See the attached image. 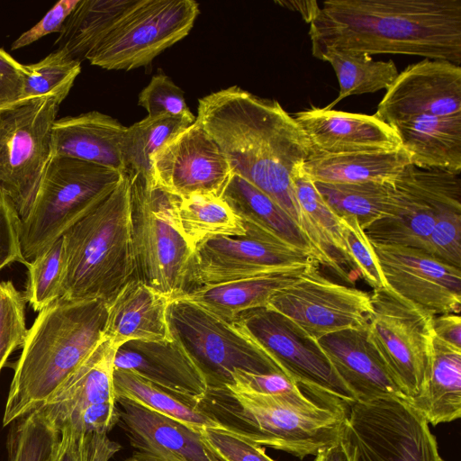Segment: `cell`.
Here are the masks:
<instances>
[{
    "instance_id": "cell-23",
    "label": "cell",
    "mask_w": 461,
    "mask_h": 461,
    "mask_svg": "<svg viewBox=\"0 0 461 461\" xmlns=\"http://www.w3.org/2000/svg\"><path fill=\"white\" fill-rule=\"evenodd\" d=\"M171 301V297L138 277L131 278L107 303L103 338L117 348L132 340H173L168 321Z\"/></svg>"
},
{
    "instance_id": "cell-1",
    "label": "cell",
    "mask_w": 461,
    "mask_h": 461,
    "mask_svg": "<svg viewBox=\"0 0 461 461\" xmlns=\"http://www.w3.org/2000/svg\"><path fill=\"white\" fill-rule=\"evenodd\" d=\"M196 121L220 147L231 172L277 203L307 239L292 174L314 150L294 117L276 100L232 86L200 98Z\"/></svg>"
},
{
    "instance_id": "cell-56",
    "label": "cell",
    "mask_w": 461,
    "mask_h": 461,
    "mask_svg": "<svg viewBox=\"0 0 461 461\" xmlns=\"http://www.w3.org/2000/svg\"><path fill=\"white\" fill-rule=\"evenodd\" d=\"M438 461H446L441 456L439 457Z\"/></svg>"
},
{
    "instance_id": "cell-13",
    "label": "cell",
    "mask_w": 461,
    "mask_h": 461,
    "mask_svg": "<svg viewBox=\"0 0 461 461\" xmlns=\"http://www.w3.org/2000/svg\"><path fill=\"white\" fill-rule=\"evenodd\" d=\"M456 205H461L460 173L409 165L392 184L385 213L364 231L371 242L425 250L438 217Z\"/></svg>"
},
{
    "instance_id": "cell-24",
    "label": "cell",
    "mask_w": 461,
    "mask_h": 461,
    "mask_svg": "<svg viewBox=\"0 0 461 461\" xmlns=\"http://www.w3.org/2000/svg\"><path fill=\"white\" fill-rule=\"evenodd\" d=\"M114 368L132 371L161 387L195 399L208 388L204 375L174 335L168 342L132 340L122 344L116 350Z\"/></svg>"
},
{
    "instance_id": "cell-38",
    "label": "cell",
    "mask_w": 461,
    "mask_h": 461,
    "mask_svg": "<svg viewBox=\"0 0 461 461\" xmlns=\"http://www.w3.org/2000/svg\"><path fill=\"white\" fill-rule=\"evenodd\" d=\"M314 183L324 200L339 217H355L363 230L385 213L392 200V184Z\"/></svg>"
},
{
    "instance_id": "cell-6",
    "label": "cell",
    "mask_w": 461,
    "mask_h": 461,
    "mask_svg": "<svg viewBox=\"0 0 461 461\" xmlns=\"http://www.w3.org/2000/svg\"><path fill=\"white\" fill-rule=\"evenodd\" d=\"M125 173L68 157H51L27 214L21 244L30 262L97 207Z\"/></svg>"
},
{
    "instance_id": "cell-33",
    "label": "cell",
    "mask_w": 461,
    "mask_h": 461,
    "mask_svg": "<svg viewBox=\"0 0 461 461\" xmlns=\"http://www.w3.org/2000/svg\"><path fill=\"white\" fill-rule=\"evenodd\" d=\"M221 197L242 221L263 229L294 248L314 255L312 246L296 222L270 197L241 176L231 174Z\"/></svg>"
},
{
    "instance_id": "cell-20",
    "label": "cell",
    "mask_w": 461,
    "mask_h": 461,
    "mask_svg": "<svg viewBox=\"0 0 461 461\" xmlns=\"http://www.w3.org/2000/svg\"><path fill=\"white\" fill-rule=\"evenodd\" d=\"M317 343L356 402L407 398L367 339L366 329H346Z\"/></svg>"
},
{
    "instance_id": "cell-39",
    "label": "cell",
    "mask_w": 461,
    "mask_h": 461,
    "mask_svg": "<svg viewBox=\"0 0 461 461\" xmlns=\"http://www.w3.org/2000/svg\"><path fill=\"white\" fill-rule=\"evenodd\" d=\"M12 423L6 441L7 461H53L61 432L41 408Z\"/></svg>"
},
{
    "instance_id": "cell-42",
    "label": "cell",
    "mask_w": 461,
    "mask_h": 461,
    "mask_svg": "<svg viewBox=\"0 0 461 461\" xmlns=\"http://www.w3.org/2000/svg\"><path fill=\"white\" fill-rule=\"evenodd\" d=\"M24 297L11 281L0 283V371L26 336Z\"/></svg>"
},
{
    "instance_id": "cell-49",
    "label": "cell",
    "mask_w": 461,
    "mask_h": 461,
    "mask_svg": "<svg viewBox=\"0 0 461 461\" xmlns=\"http://www.w3.org/2000/svg\"><path fill=\"white\" fill-rule=\"evenodd\" d=\"M245 391L267 395H300L305 392L285 374H255L237 369L229 384Z\"/></svg>"
},
{
    "instance_id": "cell-30",
    "label": "cell",
    "mask_w": 461,
    "mask_h": 461,
    "mask_svg": "<svg viewBox=\"0 0 461 461\" xmlns=\"http://www.w3.org/2000/svg\"><path fill=\"white\" fill-rule=\"evenodd\" d=\"M411 165L409 154L395 150L313 154L303 165L314 182L393 184Z\"/></svg>"
},
{
    "instance_id": "cell-22",
    "label": "cell",
    "mask_w": 461,
    "mask_h": 461,
    "mask_svg": "<svg viewBox=\"0 0 461 461\" xmlns=\"http://www.w3.org/2000/svg\"><path fill=\"white\" fill-rule=\"evenodd\" d=\"M119 417L137 451L167 461H224L194 429L125 398H116Z\"/></svg>"
},
{
    "instance_id": "cell-26",
    "label": "cell",
    "mask_w": 461,
    "mask_h": 461,
    "mask_svg": "<svg viewBox=\"0 0 461 461\" xmlns=\"http://www.w3.org/2000/svg\"><path fill=\"white\" fill-rule=\"evenodd\" d=\"M126 128L97 111L57 118L52 128V157L73 158L126 173L122 155Z\"/></svg>"
},
{
    "instance_id": "cell-21",
    "label": "cell",
    "mask_w": 461,
    "mask_h": 461,
    "mask_svg": "<svg viewBox=\"0 0 461 461\" xmlns=\"http://www.w3.org/2000/svg\"><path fill=\"white\" fill-rule=\"evenodd\" d=\"M295 121L309 138L314 154L395 150L396 131L375 114L311 108L298 112Z\"/></svg>"
},
{
    "instance_id": "cell-25",
    "label": "cell",
    "mask_w": 461,
    "mask_h": 461,
    "mask_svg": "<svg viewBox=\"0 0 461 461\" xmlns=\"http://www.w3.org/2000/svg\"><path fill=\"white\" fill-rule=\"evenodd\" d=\"M117 348L103 338L80 366L40 407L60 430L90 406L114 403Z\"/></svg>"
},
{
    "instance_id": "cell-7",
    "label": "cell",
    "mask_w": 461,
    "mask_h": 461,
    "mask_svg": "<svg viewBox=\"0 0 461 461\" xmlns=\"http://www.w3.org/2000/svg\"><path fill=\"white\" fill-rule=\"evenodd\" d=\"M128 175L136 277L174 299L188 289L194 254L178 226L177 196Z\"/></svg>"
},
{
    "instance_id": "cell-4",
    "label": "cell",
    "mask_w": 461,
    "mask_h": 461,
    "mask_svg": "<svg viewBox=\"0 0 461 461\" xmlns=\"http://www.w3.org/2000/svg\"><path fill=\"white\" fill-rule=\"evenodd\" d=\"M196 403L231 433L300 459L316 456L340 438L349 409L307 393L267 395L230 384L208 386Z\"/></svg>"
},
{
    "instance_id": "cell-37",
    "label": "cell",
    "mask_w": 461,
    "mask_h": 461,
    "mask_svg": "<svg viewBox=\"0 0 461 461\" xmlns=\"http://www.w3.org/2000/svg\"><path fill=\"white\" fill-rule=\"evenodd\" d=\"M318 59L331 65L339 85L338 97L323 107L326 110L332 109L350 95L386 90L399 74L392 59L375 60L365 53L328 50L323 52Z\"/></svg>"
},
{
    "instance_id": "cell-12",
    "label": "cell",
    "mask_w": 461,
    "mask_h": 461,
    "mask_svg": "<svg viewBox=\"0 0 461 461\" xmlns=\"http://www.w3.org/2000/svg\"><path fill=\"white\" fill-rule=\"evenodd\" d=\"M198 14L194 0H135L86 59L108 70L149 65L190 32Z\"/></svg>"
},
{
    "instance_id": "cell-9",
    "label": "cell",
    "mask_w": 461,
    "mask_h": 461,
    "mask_svg": "<svg viewBox=\"0 0 461 461\" xmlns=\"http://www.w3.org/2000/svg\"><path fill=\"white\" fill-rule=\"evenodd\" d=\"M341 438L353 461H438L440 457L429 423L401 398L355 402Z\"/></svg>"
},
{
    "instance_id": "cell-11",
    "label": "cell",
    "mask_w": 461,
    "mask_h": 461,
    "mask_svg": "<svg viewBox=\"0 0 461 461\" xmlns=\"http://www.w3.org/2000/svg\"><path fill=\"white\" fill-rule=\"evenodd\" d=\"M168 321L172 334L201 369L208 386L230 384L231 375L237 369L255 374H285L232 322L190 302L173 299L168 307Z\"/></svg>"
},
{
    "instance_id": "cell-16",
    "label": "cell",
    "mask_w": 461,
    "mask_h": 461,
    "mask_svg": "<svg viewBox=\"0 0 461 461\" xmlns=\"http://www.w3.org/2000/svg\"><path fill=\"white\" fill-rule=\"evenodd\" d=\"M319 266H309L292 284L276 292L267 307L315 340L346 329H366L373 312L370 294L326 278Z\"/></svg>"
},
{
    "instance_id": "cell-36",
    "label": "cell",
    "mask_w": 461,
    "mask_h": 461,
    "mask_svg": "<svg viewBox=\"0 0 461 461\" xmlns=\"http://www.w3.org/2000/svg\"><path fill=\"white\" fill-rule=\"evenodd\" d=\"M192 113L146 117L126 128L122 155L126 173L139 175L150 185V158L170 139L195 122Z\"/></svg>"
},
{
    "instance_id": "cell-40",
    "label": "cell",
    "mask_w": 461,
    "mask_h": 461,
    "mask_svg": "<svg viewBox=\"0 0 461 461\" xmlns=\"http://www.w3.org/2000/svg\"><path fill=\"white\" fill-rule=\"evenodd\" d=\"M25 85L21 105L44 97H54L59 104L69 94L81 63L65 50L57 49L40 61L24 65Z\"/></svg>"
},
{
    "instance_id": "cell-55",
    "label": "cell",
    "mask_w": 461,
    "mask_h": 461,
    "mask_svg": "<svg viewBox=\"0 0 461 461\" xmlns=\"http://www.w3.org/2000/svg\"><path fill=\"white\" fill-rule=\"evenodd\" d=\"M125 461H167V460L158 457L156 456L150 455V454L135 451Z\"/></svg>"
},
{
    "instance_id": "cell-53",
    "label": "cell",
    "mask_w": 461,
    "mask_h": 461,
    "mask_svg": "<svg viewBox=\"0 0 461 461\" xmlns=\"http://www.w3.org/2000/svg\"><path fill=\"white\" fill-rule=\"evenodd\" d=\"M314 456V461H353L341 437L336 443L321 450Z\"/></svg>"
},
{
    "instance_id": "cell-50",
    "label": "cell",
    "mask_w": 461,
    "mask_h": 461,
    "mask_svg": "<svg viewBox=\"0 0 461 461\" xmlns=\"http://www.w3.org/2000/svg\"><path fill=\"white\" fill-rule=\"evenodd\" d=\"M24 85V65L0 48V113L21 105Z\"/></svg>"
},
{
    "instance_id": "cell-44",
    "label": "cell",
    "mask_w": 461,
    "mask_h": 461,
    "mask_svg": "<svg viewBox=\"0 0 461 461\" xmlns=\"http://www.w3.org/2000/svg\"><path fill=\"white\" fill-rule=\"evenodd\" d=\"M347 258L373 288L387 287L371 241L355 217H340Z\"/></svg>"
},
{
    "instance_id": "cell-15",
    "label": "cell",
    "mask_w": 461,
    "mask_h": 461,
    "mask_svg": "<svg viewBox=\"0 0 461 461\" xmlns=\"http://www.w3.org/2000/svg\"><path fill=\"white\" fill-rule=\"evenodd\" d=\"M244 224V235L214 237L196 246L188 289L191 285L193 288L213 285L276 274L299 266L320 265L312 253L294 248L250 222Z\"/></svg>"
},
{
    "instance_id": "cell-48",
    "label": "cell",
    "mask_w": 461,
    "mask_h": 461,
    "mask_svg": "<svg viewBox=\"0 0 461 461\" xmlns=\"http://www.w3.org/2000/svg\"><path fill=\"white\" fill-rule=\"evenodd\" d=\"M14 262L28 264L22 251L21 216L0 188V270Z\"/></svg>"
},
{
    "instance_id": "cell-18",
    "label": "cell",
    "mask_w": 461,
    "mask_h": 461,
    "mask_svg": "<svg viewBox=\"0 0 461 461\" xmlns=\"http://www.w3.org/2000/svg\"><path fill=\"white\" fill-rule=\"evenodd\" d=\"M386 286L433 315L459 314L461 268L411 247L371 242Z\"/></svg>"
},
{
    "instance_id": "cell-34",
    "label": "cell",
    "mask_w": 461,
    "mask_h": 461,
    "mask_svg": "<svg viewBox=\"0 0 461 461\" xmlns=\"http://www.w3.org/2000/svg\"><path fill=\"white\" fill-rule=\"evenodd\" d=\"M135 0H79L54 46L82 62L110 32Z\"/></svg>"
},
{
    "instance_id": "cell-54",
    "label": "cell",
    "mask_w": 461,
    "mask_h": 461,
    "mask_svg": "<svg viewBox=\"0 0 461 461\" xmlns=\"http://www.w3.org/2000/svg\"><path fill=\"white\" fill-rule=\"evenodd\" d=\"M276 4L300 13L303 20L310 23L320 9L317 1H278Z\"/></svg>"
},
{
    "instance_id": "cell-41",
    "label": "cell",
    "mask_w": 461,
    "mask_h": 461,
    "mask_svg": "<svg viewBox=\"0 0 461 461\" xmlns=\"http://www.w3.org/2000/svg\"><path fill=\"white\" fill-rule=\"evenodd\" d=\"M28 279L24 299L41 312L62 294L66 259L62 237L26 265Z\"/></svg>"
},
{
    "instance_id": "cell-19",
    "label": "cell",
    "mask_w": 461,
    "mask_h": 461,
    "mask_svg": "<svg viewBox=\"0 0 461 461\" xmlns=\"http://www.w3.org/2000/svg\"><path fill=\"white\" fill-rule=\"evenodd\" d=\"M456 114H461L460 66L428 59L398 74L375 113L390 126L421 115Z\"/></svg>"
},
{
    "instance_id": "cell-3",
    "label": "cell",
    "mask_w": 461,
    "mask_h": 461,
    "mask_svg": "<svg viewBox=\"0 0 461 461\" xmlns=\"http://www.w3.org/2000/svg\"><path fill=\"white\" fill-rule=\"evenodd\" d=\"M107 303L59 298L27 330L5 402L7 426L41 407L103 339Z\"/></svg>"
},
{
    "instance_id": "cell-35",
    "label": "cell",
    "mask_w": 461,
    "mask_h": 461,
    "mask_svg": "<svg viewBox=\"0 0 461 461\" xmlns=\"http://www.w3.org/2000/svg\"><path fill=\"white\" fill-rule=\"evenodd\" d=\"M176 219L182 234L194 251L198 244L208 239L246 233L242 219L221 196L210 194L177 196Z\"/></svg>"
},
{
    "instance_id": "cell-32",
    "label": "cell",
    "mask_w": 461,
    "mask_h": 461,
    "mask_svg": "<svg viewBox=\"0 0 461 461\" xmlns=\"http://www.w3.org/2000/svg\"><path fill=\"white\" fill-rule=\"evenodd\" d=\"M113 381L115 399L131 400L200 431L216 429L230 432L203 411L197 405L195 398L161 387L126 369L114 368Z\"/></svg>"
},
{
    "instance_id": "cell-5",
    "label": "cell",
    "mask_w": 461,
    "mask_h": 461,
    "mask_svg": "<svg viewBox=\"0 0 461 461\" xmlns=\"http://www.w3.org/2000/svg\"><path fill=\"white\" fill-rule=\"evenodd\" d=\"M66 270L60 298L111 302L136 277L129 175L62 236Z\"/></svg>"
},
{
    "instance_id": "cell-14",
    "label": "cell",
    "mask_w": 461,
    "mask_h": 461,
    "mask_svg": "<svg viewBox=\"0 0 461 461\" xmlns=\"http://www.w3.org/2000/svg\"><path fill=\"white\" fill-rule=\"evenodd\" d=\"M59 104L54 97H44L0 113V188L21 219L52 157V128Z\"/></svg>"
},
{
    "instance_id": "cell-2",
    "label": "cell",
    "mask_w": 461,
    "mask_h": 461,
    "mask_svg": "<svg viewBox=\"0 0 461 461\" xmlns=\"http://www.w3.org/2000/svg\"><path fill=\"white\" fill-rule=\"evenodd\" d=\"M312 55L403 54L461 64V0H329L310 23Z\"/></svg>"
},
{
    "instance_id": "cell-47",
    "label": "cell",
    "mask_w": 461,
    "mask_h": 461,
    "mask_svg": "<svg viewBox=\"0 0 461 461\" xmlns=\"http://www.w3.org/2000/svg\"><path fill=\"white\" fill-rule=\"evenodd\" d=\"M201 432L205 442L224 461H275L262 446L234 433L216 429Z\"/></svg>"
},
{
    "instance_id": "cell-51",
    "label": "cell",
    "mask_w": 461,
    "mask_h": 461,
    "mask_svg": "<svg viewBox=\"0 0 461 461\" xmlns=\"http://www.w3.org/2000/svg\"><path fill=\"white\" fill-rule=\"evenodd\" d=\"M78 3L79 0H60L56 3L35 25L14 41L11 50L26 47L52 32L60 33Z\"/></svg>"
},
{
    "instance_id": "cell-43",
    "label": "cell",
    "mask_w": 461,
    "mask_h": 461,
    "mask_svg": "<svg viewBox=\"0 0 461 461\" xmlns=\"http://www.w3.org/2000/svg\"><path fill=\"white\" fill-rule=\"evenodd\" d=\"M61 436L53 461H109L121 448L107 434L85 432L70 426Z\"/></svg>"
},
{
    "instance_id": "cell-27",
    "label": "cell",
    "mask_w": 461,
    "mask_h": 461,
    "mask_svg": "<svg viewBox=\"0 0 461 461\" xmlns=\"http://www.w3.org/2000/svg\"><path fill=\"white\" fill-rule=\"evenodd\" d=\"M401 147L411 165L422 169L461 172V114L421 115L398 122Z\"/></svg>"
},
{
    "instance_id": "cell-28",
    "label": "cell",
    "mask_w": 461,
    "mask_h": 461,
    "mask_svg": "<svg viewBox=\"0 0 461 461\" xmlns=\"http://www.w3.org/2000/svg\"><path fill=\"white\" fill-rule=\"evenodd\" d=\"M309 266H299L263 276L194 287L174 299L190 302L230 322L244 312L267 307L276 292L292 284Z\"/></svg>"
},
{
    "instance_id": "cell-10",
    "label": "cell",
    "mask_w": 461,
    "mask_h": 461,
    "mask_svg": "<svg viewBox=\"0 0 461 461\" xmlns=\"http://www.w3.org/2000/svg\"><path fill=\"white\" fill-rule=\"evenodd\" d=\"M230 322L308 394L348 407L356 402L317 341L281 313L262 307L244 312Z\"/></svg>"
},
{
    "instance_id": "cell-31",
    "label": "cell",
    "mask_w": 461,
    "mask_h": 461,
    "mask_svg": "<svg viewBox=\"0 0 461 461\" xmlns=\"http://www.w3.org/2000/svg\"><path fill=\"white\" fill-rule=\"evenodd\" d=\"M410 403L433 426L460 418V348L433 337L430 366L425 388Z\"/></svg>"
},
{
    "instance_id": "cell-29",
    "label": "cell",
    "mask_w": 461,
    "mask_h": 461,
    "mask_svg": "<svg viewBox=\"0 0 461 461\" xmlns=\"http://www.w3.org/2000/svg\"><path fill=\"white\" fill-rule=\"evenodd\" d=\"M303 165L294 170L292 182L306 222L307 239L320 265L348 276L343 266L350 263L346 254L341 219L324 200Z\"/></svg>"
},
{
    "instance_id": "cell-52",
    "label": "cell",
    "mask_w": 461,
    "mask_h": 461,
    "mask_svg": "<svg viewBox=\"0 0 461 461\" xmlns=\"http://www.w3.org/2000/svg\"><path fill=\"white\" fill-rule=\"evenodd\" d=\"M432 329L436 338L461 348V318L459 314L445 313L434 316Z\"/></svg>"
},
{
    "instance_id": "cell-46",
    "label": "cell",
    "mask_w": 461,
    "mask_h": 461,
    "mask_svg": "<svg viewBox=\"0 0 461 461\" xmlns=\"http://www.w3.org/2000/svg\"><path fill=\"white\" fill-rule=\"evenodd\" d=\"M138 104L147 111L148 117L178 116L191 113L182 89L163 73L153 76L140 91Z\"/></svg>"
},
{
    "instance_id": "cell-8",
    "label": "cell",
    "mask_w": 461,
    "mask_h": 461,
    "mask_svg": "<svg viewBox=\"0 0 461 461\" xmlns=\"http://www.w3.org/2000/svg\"><path fill=\"white\" fill-rule=\"evenodd\" d=\"M370 296L367 339L411 402L422 393L428 380L435 315L388 287L374 288Z\"/></svg>"
},
{
    "instance_id": "cell-45",
    "label": "cell",
    "mask_w": 461,
    "mask_h": 461,
    "mask_svg": "<svg viewBox=\"0 0 461 461\" xmlns=\"http://www.w3.org/2000/svg\"><path fill=\"white\" fill-rule=\"evenodd\" d=\"M424 251L461 268V205L452 206L440 213Z\"/></svg>"
},
{
    "instance_id": "cell-17",
    "label": "cell",
    "mask_w": 461,
    "mask_h": 461,
    "mask_svg": "<svg viewBox=\"0 0 461 461\" xmlns=\"http://www.w3.org/2000/svg\"><path fill=\"white\" fill-rule=\"evenodd\" d=\"M231 174L221 149L195 119L151 157L149 185L178 197L221 196Z\"/></svg>"
}]
</instances>
